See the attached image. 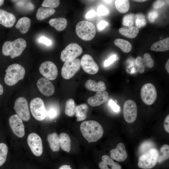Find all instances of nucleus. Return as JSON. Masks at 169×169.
I'll use <instances>...</instances> for the list:
<instances>
[{
    "instance_id": "obj_1",
    "label": "nucleus",
    "mask_w": 169,
    "mask_h": 169,
    "mask_svg": "<svg viewBox=\"0 0 169 169\" xmlns=\"http://www.w3.org/2000/svg\"><path fill=\"white\" fill-rule=\"evenodd\" d=\"M80 128L83 136L89 142L97 141L102 137L104 133L101 125L95 120L83 122L80 124Z\"/></svg>"
},
{
    "instance_id": "obj_2",
    "label": "nucleus",
    "mask_w": 169,
    "mask_h": 169,
    "mask_svg": "<svg viewBox=\"0 0 169 169\" xmlns=\"http://www.w3.org/2000/svg\"><path fill=\"white\" fill-rule=\"evenodd\" d=\"M26 42L23 38H19L14 40L7 41L3 47L2 52L6 56H10L11 59L20 55L26 47Z\"/></svg>"
},
{
    "instance_id": "obj_3",
    "label": "nucleus",
    "mask_w": 169,
    "mask_h": 169,
    "mask_svg": "<svg viewBox=\"0 0 169 169\" xmlns=\"http://www.w3.org/2000/svg\"><path fill=\"white\" fill-rule=\"evenodd\" d=\"M4 80L6 84L10 86L16 84L24 78L25 70L23 67L18 64H14L8 67L5 70Z\"/></svg>"
},
{
    "instance_id": "obj_4",
    "label": "nucleus",
    "mask_w": 169,
    "mask_h": 169,
    "mask_svg": "<svg viewBox=\"0 0 169 169\" xmlns=\"http://www.w3.org/2000/svg\"><path fill=\"white\" fill-rule=\"evenodd\" d=\"M76 32L78 36L85 41H90L95 37L96 30L94 25L86 21L79 22L76 26Z\"/></svg>"
},
{
    "instance_id": "obj_5",
    "label": "nucleus",
    "mask_w": 169,
    "mask_h": 169,
    "mask_svg": "<svg viewBox=\"0 0 169 169\" xmlns=\"http://www.w3.org/2000/svg\"><path fill=\"white\" fill-rule=\"evenodd\" d=\"M159 151L155 148H152L139 157L138 166L143 169H149L154 167L157 162Z\"/></svg>"
},
{
    "instance_id": "obj_6",
    "label": "nucleus",
    "mask_w": 169,
    "mask_h": 169,
    "mask_svg": "<svg viewBox=\"0 0 169 169\" xmlns=\"http://www.w3.org/2000/svg\"><path fill=\"white\" fill-rule=\"evenodd\" d=\"M30 107L31 113L35 119L42 121L46 118V107L41 98L37 97L32 100L30 103Z\"/></svg>"
},
{
    "instance_id": "obj_7",
    "label": "nucleus",
    "mask_w": 169,
    "mask_h": 169,
    "mask_svg": "<svg viewBox=\"0 0 169 169\" xmlns=\"http://www.w3.org/2000/svg\"><path fill=\"white\" fill-rule=\"evenodd\" d=\"M81 65V61L79 59L65 62L61 69L62 77L65 79H70L79 70Z\"/></svg>"
},
{
    "instance_id": "obj_8",
    "label": "nucleus",
    "mask_w": 169,
    "mask_h": 169,
    "mask_svg": "<svg viewBox=\"0 0 169 169\" xmlns=\"http://www.w3.org/2000/svg\"><path fill=\"white\" fill-rule=\"evenodd\" d=\"M141 96L145 104L148 105L152 104L157 97V92L154 85L150 83L144 85L141 89Z\"/></svg>"
},
{
    "instance_id": "obj_9",
    "label": "nucleus",
    "mask_w": 169,
    "mask_h": 169,
    "mask_svg": "<svg viewBox=\"0 0 169 169\" xmlns=\"http://www.w3.org/2000/svg\"><path fill=\"white\" fill-rule=\"evenodd\" d=\"M83 50L81 47L76 43H71L68 44L62 51L60 58L64 62L76 59L80 55Z\"/></svg>"
},
{
    "instance_id": "obj_10",
    "label": "nucleus",
    "mask_w": 169,
    "mask_h": 169,
    "mask_svg": "<svg viewBox=\"0 0 169 169\" xmlns=\"http://www.w3.org/2000/svg\"><path fill=\"white\" fill-rule=\"evenodd\" d=\"M124 119L128 123H132L136 120L137 114V106L132 100H128L124 102L123 108Z\"/></svg>"
},
{
    "instance_id": "obj_11",
    "label": "nucleus",
    "mask_w": 169,
    "mask_h": 169,
    "mask_svg": "<svg viewBox=\"0 0 169 169\" xmlns=\"http://www.w3.org/2000/svg\"><path fill=\"white\" fill-rule=\"evenodd\" d=\"M14 109L18 115L24 121H28L30 118L28 104L23 97L17 99L14 103Z\"/></svg>"
},
{
    "instance_id": "obj_12",
    "label": "nucleus",
    "mask_w": 169,
    "mask_h": 169,
    "mask_svg": "<svg viewBox=\"0 0 169 169\" xmlns=\"http://www.w3.org/2000/svg\"><path fill=\"white\" fill-rule=\"evenodd\" d=\"M39 71L45 78L49 80L56 79L58 74V70L56 65L51 61H46L41 64Z\"/></svg>"
},
{
    "instance_id": "obj_13",
    "label": "nucleus",
    "mask_w": 169,
    "mask_h": 169,
    "mask_svg": "<svg viewBox=\"0 0 169 169\" xmlns=\"http://www.w3.org/2000/svg\"><path fill=\"white\" fill-rule=\"evenodd\" d=\"M27 143L34 155L38 156L42 155L43 151L42 141L38 134L32 133L29 135L27 138Z\"/></svg>"
},
{
    "instance_id": "obj_14",
    "label": "nucleus",
    "mask_w": 169,
    "mask_h": 169,
    "mask_svg": "<svg viewBox=\"0 0 169 169\" xmlns=\"http://www.w3.org/2000/svg\"><path fill=\"white\" fill-rule=\"evenodd\" d=\"M9 122L14 134L20 138L24 136V125L22 120L18 115L15 114L11 116L9 119Z\"/></svg>"
},
{
    "instance_id": "obj_15",
    "label": "nucleus",
    "mask_w": 169,
    "mask_h": 169,
    "mask_svg": "<svg viewBox=\"0 0 169 169\" xmlns=\"http://www.w3.org/2000/svg\"><path fill=\"white\" fill-rule=\"evenodd\" d=\"M80 61L81 64L84 70L88 74H94L98 71L99 66L90 55L88 54L84 55Z\"/></svg>"
},
{
    "instance_id": "obj_16",
    "label": "nucleus",
    "mask_w": 169,
    "mask_h": 169,
    "mask_svg": "<svg viewBox=\"0 0 169 169\" xmlns=\"http://www.w3.org/2000/svg\"><path fill=\"white\" fill-rule=\"evenodd\" d=\"M37 85L40 92L46 96H50L54 93V86L48 79L44 78L39 79L37 82Z\"/></svg>"
},
{
    "instance_id": "obj_17",
    "label": "nucleus",
    "mask_w": 169,
    "mask_h": 169,
    "mask_svg": "<svg viewBox=\"0 0 169 169\" xmlns=\"http://www.w3.org/2000/svg\"><path fill=\"white\" fill-rule=\"evenodd\" d=\"M110 154L112 159L120 162L124 161L128 156L125 145L121 142L119 143L115 148L110 151Z\"/></svg>"
},
{
    "instance_id": "obj_18",
    "label": "nucleus",
    "mask_w": 169,
    "mask_h": 169,
    "mask_svg": "<svg viewBox=\"0 0 169 169\" xmlns=\"http://www.w3.org/2000/svg\"><path fill=\"white\" fill-rule=\"evenodd\" d=\"M109 96V94L107 91H98L94 96L89 98L87 101L92 106H98L106 102Z\"/></svg>"
},
{
    "instance_id": "obj_19",
    "label": "nucleus",
    "mask_w": 169,
    "mask_h": 169,
    "mask_svg": "<svg viewBox=\"0 0 169 169\" xmlns=\"http://www.w3.org/2000/svg\"><path fill=\"white\" fill-rule=\"evenodd\" d=\"M16 21V18L13 13L0 9V24L4 26L10 28Z\"/></svg>"
},
{
    "instance_id": "obj_20",
    "label": "nucleus",
    "mask_w": 169,
    "mask_h": 169,
    "mask_svg": "<svg viewBox=\"0 0 169 169\" xmlns=\"http://www.w3.org/2000/svg\"><path fill=\"white\" fill-rule=\"evenodd\" d=\"M102 160V161L99 163V166L100 169H121V166L115 162L113 159L108 155L103 156Z\"/></svg>"
},
{
    "instance_id": "obj_21",
    "label": "nucleus",
    "mask_w": 169,
    "mask_h": 169,
    "mask_svg": "<svg viewBox=\"0 0 169 169\" xmlns=\"http://www.w3.org/2000/svg\"><path fill=\"white\" fill-rule=\"evenodd\" d=\"M84 86L87 90L93 91H104L106 89L105 84L103 81H99L96 82L90 79L87 80Z\"/></svg>"
},
{
    "instance_id": "obj_22",
    "label": "nucleus",
    "mask_w": 169,
    "mask_h": 169,
    "mask_svg": "<svg viewBox=\"0 0 169 169\" xmlns=\"http://www.w3.org/2000/svg\"><path fill=\"white\" fill-rule=\"evenodd\" d=\"M151 50L156 52H163L169 49V38L167 37L157 41L152 44Z\"/></svg>"
},
{
    "instance_id": "obj_23",
    "label": "nucleus",
    "mask_w": 169,
    "mask_h": 169,
    "mask_svg": "<svg viewBox=\"0 0 169 169\" xmlns=\"http://www.w3.org/2000/svg\"><path fill=\"white\" fill-rule=\"evenodd\" d=\"M31 25L30 19L26 17L20 18L17 22L15 27L22 34L26 33L28 31Z\"/></svg>"
},
{
    "instance_id": "obj_24",
    "label": "nucleus",
    "mask_w": 169,
    "mask_h": 169,
    "mask_svg": "<svg viewBox=\"0 0 169 169\" xmlns=\"http://www.w3.org/2000/svg\"><path fill=\"white\" fill-rule=\"evenodd\" d=\"M49 23L58 31H61L67 27V21L65 18H53L49 20Z\"/></svg>"
},
{
    "instance_id": "obj_25",
    "label": "nucleus",
    "mask_w": 169,
    "mask_h": 169,
    "mask_svg": "<svg viewBox=\"0 0 169 169\" xmlns=\"http://www.w3.org/2000/svg\"><path fill=\"white\" fill-rule=\"evenodd\" d=\"M139 31L138 28L136 26L122 27L119 30V32L120 34L130 38H133L136 37Z\"/></svg>"
},
{
    "instance_id": "obj_26",
    "label": "nucleus",
    "mask_w": 169,
    "mask_h": 169,
    "mask_svg": "<svg viewBox=\"0 0 169 169\" xmlns=\"http://www.w3.org/2000/svg\"><path fill=\"white\" fill-rule=\"evenodd\" d=\"M55 12L54 8L40 7L37 10L36 17L38 20H42L54 14Z\"/></svg>"
},
{
    "instance_id": "obj_27",
    "label": "nucleus",
    "mask_w": 169,
    "mask_h": 169,
    "mask_svg": "<svg viewBox=\"0 0 169 169\" xmlns=\"http://www.w3.org/2000/svg\"><path fill=\"white\" fill-rule=\"evenodd\" d=\"M51 150L53 151H58L60 148L59 138L57 134L53 133L49 135L47 137Z\"/></svg>"
},
{
    "instance_id": "obj_28",
    "label": "nucleus",
    "mask_w": 169,
    "mask_h": 169,
    "mask_svg": "<svg viewBox=\"0 0 169 169\" xmlns=\"http://www.w3.org/2000/svg\"><path fill=\"white\" fill-rule=\"evenodd\" d=\"M60 146L64 151L69 152L71 149V140L69 135L65 133H61L59 136Z\"/></svg>"
},
{
    "instance_id": "obj_29",
    "label": "nucleus",
    "mask_w": 169,
    "mask_h": 169,
    "mask_svg": "<svg viewBox=\"0 0 169 169\" xmlns=\"http://www.w3.org/2000/svg\"><path fill=\"white\" fill-rule=\"evenodd\" d=\"M88 109V106L85 104H81L76 107L75 114L77 117V121H82L86 118Z\"/></svg>"
},
{
    "instance_id": "obj_30",
    "label": "nucleus",
    "mask_w": 169,
    "mask_h": 169,
    "mask_svg": "<svg viewBox=\"0 0 169 169\" xmlns=\"http://www.w3.org/2000/svg\"><path fill=\"white\" fill-rule=\"evenodd\" d=\"M114 44L125 53H129L132 48L131 44L128 41L121 38H117L114 41Z\"/></svg>"
},
{
    "instance_id": "obj_31",
    "label": "nucleus",
    "mask_w": 169,
    "mask_h": 169,
    "mask_svg": "<svg viewBox=\"0 0 169 169\" xmlns=\"http://www.w3.org/2000/svg\"><path fill=\"white\" fill-rule=\"evenodd\" d=\"M46 118L49 120L56 118L59 115L60 110L59 107L56 105H49L46 108Z\"/></svg>"
},
{
    "instance_id": "obj_32",
    "label": "nucleus",
    "mask_w": 169,
    "mask_h": 169,
    "mask_svg": "<svg viewBox=\"0 0 169 169\" xmlns=\"http://www.w3.org/2000/svg\"><path fill=\"white\" fill-rule=\"evenodd\" d=\"M115 5L117 10L122 13L128 11L130 7L129 1L128 0H116Z\"/></svg>"
},
{
    "instance_id": "obj_33",
    "label": "nucleus",
    "mask_w": 169,
    "mask_h": 169,
    "mask_svg": "<svg viewBox=\"0 0 169 169\" xmlns=\"http://www.w3.org/2000/svg\"><path fill=\"white\" fill-rule=\"evenodd\" d=\"M76 107V105L74 100L72 99H68L65 104V114L70 117L74 116L75 114Z\"/></svg>"
},
{
    "instance_id": "obj_34",
    "label": "nucleus",
    "mask_w": 169,
    "mask_h": 169,
    "mask_svg": "<svg viewBox=\"0 0 169 169\" xmlns=\"http://www.w3.org/2000/svg\"><path fill=\"white\" fill-rule=\"evenodd\" d=\"M169 157V146L164 144L160 148V152H159L157 162L161 163L167 159Z\"/></svg>"
},
{
    "instance_id": "obj_35",
    "label": "nucleus",
    "mask_w": 169,
    "mask_h": 169,
    "mask_svg": "<svg viewBox=\"0 0 169 169\" xmlns=\"http://www.w3.org/2000/svg\"><path fill=\"white\" fill-rule=\"evenodd\" d=\"M8 151L7 145L3 143H0V166L6 161Z\"/></svg>"
},
{
    "instance_id": "obj_36",
    "label": "nucleus",
    "mask_w": 169,
    "mask_h": 169,
    "mask_svg": "<svg viewBox=\"0 0 169 169\" xmlns=\"http://www.w3.org/2000/svg\"><path fill=\"white\" fill-rule=\"evenodd\" d=\"M16 2V5L18 7L32 10L34 8V5L30 2L26 0H12Z\"/></svg>"
},
{
    "instance_id": "obj_37",
    "label": "nucleus",
    "mask_w": 169,
    "mask_h": 169,
    "mask_svg": "<svg viewBox=\"0 0 169 169\" xmlns=\"http://www.w3.org/2000/svg\"><path fill=\"white\" fill-rule=\"evenodd\" d=\"M135 15L132 13L125 15L123 19V24L128 27L133 26L135 23Z\"/></svg>"
},
{
    "instance_id": "obj_38",
    "label": "nucleus",
    "mask_w": 169,
    "mask_h": 169,
    "mask_svg": "<svg viewBox=\"0 0 169 169\" xmlns=\"http://www.w3.org/2000/svg\"><path fill=\"white\" fill-rule=\"evenodd\" d=\"M154 65V62L151 58L150 55L148 53H146L144 55L142 59V65L145 67L146 66L149 68H152Z\"/></svg>"
},
{
    "instance_id": "obj_39",
    "label": "nucleus",
    "mask_w": 169,
    "mask_h": 169,
    "mask_svg": "<svg viewBox=\"0 0 169 169\" xmlns=\"http://www.w3.org/2000/svg\"><path fill=\"white\" fill-rule=\"evenodd\" d=\"M154 146V145L152 142L149 141H145L140 146L139 149L140 153L142 154L150 149L154 148L153 147Z\"/></svg>"
},
{
    "instance_id": "obj_40",
    "label": "nucleus",
    "mask_w": 169,
    "mask_h": 169,
    "mask_svg": "<svg viewBox=\"0 0 169 169\" xmlns=\"http://www.w3.org/2000/svg\"><path fill=\"white\" fill-rule=\"evenodd\" d=\"M60 4V1L58 0H44L42 4V6L46 8H54L57 7Z\"/></svg>"
},
{
    "instance_id": "obj_41",
    "label": "nucleus",
    "mask_w": 169,
    "mask_h": 169,
    "mask_svg": "<svg viewBox=\"0 0 169 169\" xmlns=\"http://www.w3.org/2000/svg\"><path fill=\"white\" fill-rule=\"evenodd\" d=\"M135 23L136 27L140 28L144 26L146 23L144 16L141 14H137L136 16Z\"/></svg>"
},
{
    "instance_id": "obj_42",
    "label": "nucleus",
    "mask_w": 169,
    "mask_h": 169,
    "mask_svg": "<svg viewBox=\"0 0 169 169\" xmlns=\"http://www.w3.org/2000/svg\"><path fill=\"white\" fill-rule=\"evenodd\" d=\"M96 13L99 16H103L108 14V10L104 5H100L98 7Z\"/></svg>"
},
{
    "instance_id": "obj_43",
    "label": "nucleus",
    "mask_w": 169,
    "mask_h": 169,
    "mask_svg": "<svg viewBox=\"0 0 169 169\" xmlns=\"http://www.w3.org/2000/svg\"><path fill=\"white\" fill-rule=\"evenodd\" d=\"M109 104L114 112H118L120 111V106L117 105L116 103L112 100H110L109 101Z\"/></svg>"
},
{
    "instance_id": "obj_44",
    "label": "nucleus",
    "mask_w": 169,
    "mask_h": 169,
    "mask_svg": "<svg viewBox=\"0 0 169 169\" xmlns=\"http://www.w3.org/2000/svg\"><path fill=\"white\" fill-rule=\"evenodd\" d=\"M158 16V13L155 11H151L148 14V17L149 20L151 22H154Z\"/></svg>"
},
{
    "instance_id": "obj_45",
    "label": "nucleus",
    "mask_w": 169,
    "mask_h": 169,
    "mask_svg": "<svg viewBox=\"0 0 169 169\" xmlns=\"http://www.w3.org/2000/svg\"><path fill=\"white\" fill-rule=\"evenodd\" d=\"M116 56L114 54L111 56L108 59L106 60L104 62V65L105 67H107L112 64L116 60Z\"/></svg>"
},
{
    "instance_id": "obj_46",
    "label": "nucleus",
    "mask_w": 169,
    "mask_h": 169,
    "mask_svg": "<svg viewBox=\"0 0 169 169\" xmlns=\"http://www.w3.org/2000/svg\"><path fill=\"white\" fill-rule=\"evenodd\" d=\"M39 42L47 46H49L52 44V41L50 39L44 36L41 37L39 38Z\"/></svg>"
},
{
    "instance_id": "obj_47",
    "label": "nucleus",
    "mask_w": 169,
    "mask_h": 169,
    "mask_svg": "<svg viewBox=\"0 0 169 169\" xmlns=\"http://www.w3.org/2000/svg\"><path fill=\"white\" fill-rule=\"evenodd\" d=\"M164 128L168 133H169V115H168L165 119L164 122Z\"/></svg>"
},
{
    "instance_id": "obj_48",
    "label": "nucleus",
    "mask_w": 169,
    "mask_h": 169,
    "mask_svg": "<svg viewBox=\"0 0 169 169\" xmlns=\"http://www.w3.org/2000/svg\"><path fill=\"white\" fill-rule=\"evenodd\" d=\"M108 25V23L107 22L104 21H101L98 23L97 27L99 29L102 30L105 28Z\"/></svg>"
},
{
    "instance_id": "obj_49",
    "label": "nucleus",
    "mask_w": 169,
    "mask_h": 169,
    "mask_svg": "<svg viewBox=\"0 0 169 169\" xmlns=\"http://www.w3.org/2000/svg\"><path fill=\"white\" fill-rule=\"evenodd\" d=\"M164 4V2L162 0H157L153 4V7L155 8H158L161 7Z\"/></svg>"
},
{
    "instance_id": "obj_50",
    "label": "nucleus",
    "mask_w": 169,
    "mask_h": 169,
    "mask_svg": "<svg viewBox=\"0 0 169 169\" xmlns=\"http://www.w3.org/2000/svg\"><path fill=\"white\" fill-rule=\"evenodd\" d=\"M97 14L96 12L93 10L88 12L85 15L86 18H91L94 17Z\"/></svg>"
},
{
    "instance_id": "obj_51",
    "label": "nucleus",
    "mask_w": 169,
    "mask_h": 169,
    "mask_svg": "<svg viewBox=\"0 0 169 169\" xmlns=\"http://www.w3.org/2000/svg\"><path fill=\"white\" fill-rule=\"evenodd\" d=\"M143 58L138 56L137 57L135 61L136 64L138 66H141L142 64Z\"/></svg>"
},
{
    "instance_id": "obj_52",
    "label": "nucleus",
    "mask_w": 169,
    "mask_h": 169,
    "mask_svg": "<svg viewBox=\"0 0 169 169\" xmlns=\"http://www.w3.org/2000/svg\"><path fill=\"white\" fill-rule=\"evenodd\" d=\"M145 70V67L143 66H138L137 68V70L139 73H143Z\"/></svg>"
},
{
    "instance_id": "obj_53",
    "label": "nucleus",
    "mask_w": 169,
    "mask_h": 169,
    "mask_svg": "<svg viewBox=\"0 0 169 169\" xmlns=\"http://www.w3.org/2000/svg\"><path fill=\"white\" fill-rule=\"evenodd\" d=\"M59 169H72L70 166L63 165L61 166Z\"/></svg>"
},
{
    "instance_id": "obj_54",
    "label": "nucleus",
    "mask_w": 169,
    "mask_h": 169,
    "mask_svg": "<svg viewBox=\"0 0 169 169\" xmlns=\"http://www.w3.org/2000/svg\"><path fill=\"white\" fill-rule=\"evenodd\" d=\"M165 68L167 72L169 73V59H168L166 62V65H165Z\"/></svg>"
},
{
    "instance_id": "obj_55",
    "label": "nucleus",
    "mask_w": 169,
    "mask_h": 169,
    "mask_svg": "<svg viewBox=\"0 0 169 169\" xmlns=\"http://www.w3.org/2000/svg\"><path fill=\"white\" fill-rule=\"evenodd\" d=\"M3 92V86L0 83V95H2Z\"/></svg>"
},
{
    "instance_id": "obj_56",
    "label": "nucleus",
    "mask_w": 169,
    "mask_h": 169,
    "mask_svg": "<svg viewBox=\"0 0 169 169\" xmlns=\"http://www.w3.org/2000/svg\"><path fill=\"white\" fill-rule=\"evenodd\" d=\"M133 1H135V2H145V1H147V0H133Z\"/></svg>"
},
{
    "instance_id": "obj_57",
    "label": "nucleus",
    "mask_w": 169,
    "mask_h": 169,
    "mask_svg": "<svg viewBox=\"0 0 169 169\" xmlns=\"http://www.w3.org/2000/svg\"><path fill=\"white\" fill-rule=\"evenodd\" d=\"M4 1L3 0H0V6L2 5L3 4Z\"/></svg>"
},
{
    "instance_id": "obj_58",
    "label": "nucleus",
    "mask_w": 169,
    "mask_h": 169,
    "mask_svg": "<svg viewBox=\"0 0 169 169\" xmlns=\"http://www.w3.org/2000/svg\"><path fill=\"white\" fill-rule=\"evenodd\" d=\"M104 1H105V2H106L107 3H110L111 1H110V0H105Z\"/></svg>"
}]
</instances>
